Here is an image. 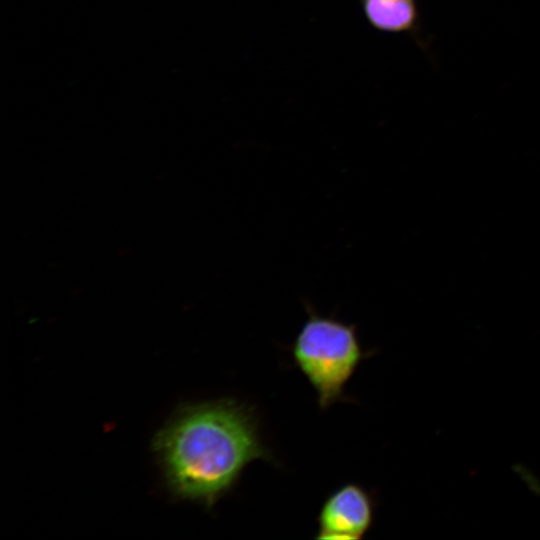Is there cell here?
Segmentation results:
<instances>
[{"label":"cell","mask_w":540,"mask_h":540,"mask_svg":"<svg viewBox=\"0 0 540 540\" xmlns=\"http://www.w3.org/2000/svg\"><path fill=\"white\" fill-rule=\"evenodd\" d=\"M368 22L383 32L411 29L417 18L414 0H360Z\"/></svg>","instance_id":"obj_4"},{"label":"cell","mask_w":540,"mask_h":540,"mask_svg":"<svg viewBox=\"0 0 540 540\" xmlns=\"http://www.w3.org/2000/svg\"><path fill=\"white\" fill-rule=\"evenodd\" d=\"M307 318L292 346V357L314 388L321 409L343 400L345 386L360 362L371 353L364 351L354 324L332 315H322L304 302Z\"/></svg>","instance_id":"obj_2"},{"label":"cell","mask_w":540,"mask_h":540,"mask_svg":"<svg viewBox=\"0 0 540 540\" xmlns=\"http://www.w3.org/2000/svg\"><path fill=\"white\" fill-rule=\"evenodd\" d=\"M374 502L360 485L348 483L323 503L318 518L316 538L321 540H358L370 529Z\"/></svg>","instance_id":"obj_3"},{"label":"cell","mask_w":540,"mask_h":540,"mask_svg":"<svg viewBox=\"0 0 540 540\" xmlns=\"http://www.w3.org/2000/svg\"><path fill=\"white\" fill-rule=\"evenodd\" d=\"M156 447L171 489L206 506L229 492L248 464L272 459L253 409L231 399L185 409Z\"/></svg>","instance_id":"obj_1"}]
</instances>
